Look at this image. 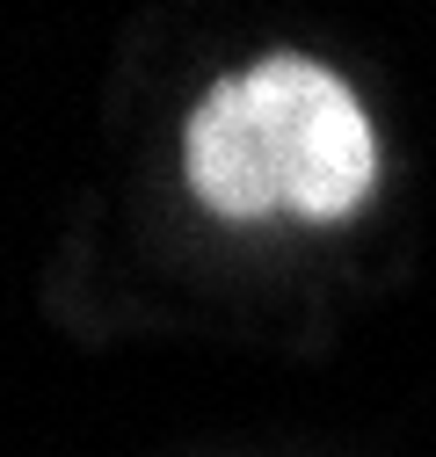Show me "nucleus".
Here are the masks:
<instances>
[{
  "label": "nucleus",
  "mask_w": 436,
  "mask_h": 457,
  "mask_svg": "<svg viewBox=\"0 0 436 457\" xmlns=\"http://www.w3.org/2000/svg\"><path fill=\"white\" fill-rule=\"evenodd\" d=\"M189 189L218 218H313L335 225L371 196L378 145L364 102L320 59L277 51L247 73H226L182 131Z\"/></svg>",
  "instance_id": "f257e3e1"
}]
</instances>
